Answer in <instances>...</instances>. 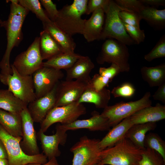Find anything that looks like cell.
I'll return each mask as SVG.
<instances>
[{
  "label": "cell",
  "mask_w": 165,
  "mask_h": 165,
  "mask_svg": "<svg viewBox=\"0 0 165 165\" xmlns=\"http://www.w3.org/2000/svg\"><path fill=\"white\" fill-rule=\"evenodd\" d=\"M10 11L7 20L1 25L6 31L7 44L6 49L0 62V73L4 75L12 74L10 64V55L12 49L17 46L23 38L22 28L29 11L19 4V0H9Z\"/></svg>",
  "instance_id": "cell-1"
},
{
  "label": "cell",
  "mask_w": 165,
  "mask_h": 165,
  "mask_svg": "<svg viewBox=\"0 0 165 165\" xmlns=\"http://www.w3.org/2000/svg\"><path fill=\"white\" fill-rule=\"evenodd\" d=\"M143 149L124 137L113 146L102 150L97 165H139Z\"/></svg>",
  "instance_id": "cell-2"
},
{
  "label": "cell",
  "mask_w": 165,
  "mask_h": 165,
  "mask_svg": "<svg viewBox=\"0 0 165 165\" xmlns=\"http://www.w3.org/2000/svg\"><path fill=\"white\" fill-rule=\"evenodd\" d=\"M88 0H74L70 5H67L59 10L58 15L53 22L58 27L72 36L82 34L86 19L82 18L85 14Z\"/></svg>",
  "instance_id": "cell-3"
},
{
  "label": "cell",
  "mask_w": 165,
  "mask_h": 165,
  "mask_svg": "<svg viewBox=\"0 0 165 165\" xmlns=\"http://www.w3.org/2000/svg\"><path fill=\"white\" fill-rule=\"evenodd\" d=\"M126 11L118 6L114 0H110L108 9L105 13V19L99 40L106 39L116 40L127 46L136 44L126 32L119 13Z\"/></svg>",
  "instance_id": "cell-4"
},
{
  "label": "cell",
  "mask_w": 165,
  "mask_h": 165,
  "mask_svg": "<svg viewBox=\"0 0 165 165\" xmlns=\"http://www.w3.org/2000/svg\"><path fill=\"white\" fill-rule=\"evenodd\" d=\"M22 139V137L11 135L0 125V139L7 151L9 165H26L34 163L44 164L47 162V158L42 153L33 156L24 153L20 144Z\"/></svg>",
  "instance_id": "cell-5"
},
{
  "label": "cell",
  "mask_w": 165,
  "mask_h": 165,
  "mask_svg": "<svg viewBox=\"0 0 165 165\" xmlns=\"http://www.w3.org/2000/svg\"><path fill=\"white\" fill-rule=\"evenodd\" d=\"M130 53L127 46L114 39H107L102 45L96 58L97 62L114 64L119 67L121 72H129Z\"/></svg>",
  "instance_id": "cell-6"
},
{
  "label": "cell",
  "mask_w": 165,
  "mask_h": 165,
  "mask_svg": "<svg viewBox=\"0 0 165 165\" xmlns=\"http://www.w3.org/2000/svg\"><path fill=\"white\" fill-rule=\"evenodd\" d=\"M151 95L150 92H147L138 100L127 102L121 101L108 106L104 109L101 114L108 119L110 127H113L139 110L151 106Z\"/></svg>",
  "instance_id": "cell-7"
},
{
  "label": "cell",
  "mask_w": 165,
  "mask_h": 165,
  "mask_svg": "<svg viewBox=\"0 0 165 165\" xmlns=\"http://www.w3.org/2000/svg\"><path fill=\"white\" fill-rule=\"evenodd\" d=\"M11 67L12 74L4 75L0 73V81L28 106L36 99L32 75H22L12 64Z\"/></svg>",
  "instance_id": "cell-8"
},
{
  "label": "cell",
  "mask_w": 165,
  "mask_h": 165,
  "mask_svg": "<svg viewBox=\"0 0 165 165\" xmlns=\"http://www.w3.org/2000/svg\"><path fill=\"white\" fill-rule=\"evenodd\" d=\"M86 113L85 106L77 102L62 106L54 107L40 123L39 130L44 133L50 126L57 123L61 124L71 123Z\"/></svg>",
  "instance_id": "cell-9"
},
{
  "label": "cell",
  "mask_w": 165,
  "mask_h": 165,
  "mask_svg": "<svg viewBox=\"0 0 165 165\" xmlns=\"http://www.w3.org/2000/svg\"><path fill=\"white\" fill-rule=\"evenodd\" d=\"M100 140L85 136L81 137L70 149L73 154L72 165L97 164L102 150L100 146Z\"/></svg>",
  "instance_id": "cell-10"
},
{
  "label": "cell",
  "mask_w": 165,
  "mask_h": 165,
  "mask_svg": "<svg viewBox=\"0 0 165 165\" xmlns=\"http://www.w3.org/2000/svg\"><path fill=\"white\" fill-rule=\"evenodd\" d=\"M40 38L36 37L27 49L18 54L12 65L23 75H30L43 66V60L39 50Z\"/></svg>",
  "instance_id": "cell-11"
},
{
  "label": "cell",
  "mask_w": 165,
  "mask_h": 165,
  "mask_svg": "<svg viewBox=\"0 0 165 165\" xmlns=\"http://www.w3.org/2000/svg\"><path fill=\"white\" fill-rule=\"evenodd\" d=\"M90 83L80 80L59 81L57 86L54 107H60L77 102Z\"/></svg>",
  "instance_id": "cell-12"
},
{
  "label": "cell",
  "mask_w": 165,
  "mask_h": 165,
  "mask_svg": "<svg viewBox=\"0 0 165 165\" xmlns=\"http://www.w3.org/2000/svg\"><path fill=\"white\" fill-rule=\"evenodd\" d=\"M36 99L50 92L63 78L64 74L60 70L42 66L32 75Z\"/></svg>",
  "instance_id": "cell-13"
},
{
  "label": "cell",
  "mask_w": 165,
  "mask_h": 165,
  "mask_svg": "<svg viewBox=\"0 0 165 165\" xmlns=\"http://www.w3.org/2000/svg\"><path fill=\"white\" fill-rule=\"evenodd\" d=\"M22 139L20 144L23 151L30 156L37 155L40 153L37 141V134L32 119L27 107L21 112Z\"/></svg>",
  "instance_id": "cell-14"
},
{
  "label": "cell",
  "mask_w": 165,
  "mask_h": 165,
  "mask_svg": "<svg viewBox=\"0 0 165 165\" xmlns=\"http://www.w3.org/2000/svg\"><path fill=\"white\" fill-rule=\"evenodd\" d=\"M56 129V132L53 135H46L39 130L37 134L41 144L42 152L49 160L61 155L59 145H64L67 141V131L62 127L61 124L57 125Z\"/></svg>",
  "instance_id": "cell-15"
},
{
  "label": "cell",
  "mask_w": 165,
  "mask_h": 165,
  "mask_svg": "<svg viewBox=\"0 0 165 165\" xmlns=\"http://www.w3.org/2000/svg\"><path fill=\"white\" fill-rule=\"evenodd\" d=\"M57 83L48 93L36 99L28 105V110L34 122L40 123L54 107Z\"/></svg>",
  "instance_id": "cell-16"
},
{
  "label": "cell",
  "mask_w": 165,
  "mask_h": 165,
  "mask_svg": "<svg viewBox=\"0 0 165 165\" xmlns=\"http://www.w3.org/2000/svg\"><path fill=\"white\" fill-rule=\"evenodd\" d=\"M91 117L88 119L79 120L68 124H61L66 131L86 129L91 131L109 130L111 127L107 118L98 112L94 111L91 113Z\"/></svg>",
  "instance_id": "cell-17"
},
{
  "label": "cell",
  "mask_w": 165,
  "mask_h": 165,
  "mask_svg": "<svg viewBox=\"0 0 165 165\" xmlns=\"http://www.w3.org/2000/svg\"><path fill=\"white\" fill-rule=\"evenodd\" d=\"M105 13L101 9L92 13L84 22L82 35L88 42L99 40L105 22Z\"/></svg>",
  "instance_id": "cell-18"
},
{
  "label": "cell",
  "mask_w": 165,
  "mask_h": 165,
  "mask_svg": "<svg viewBox=\"0 0 165 165\" xmlns=\"http://www.w3.org/2000/svg\"><path fill=\"white\" fill-rule=\"evenodd\" d=\"M133 124L156 122L165 119V105L160 103L143 108L130 116Z\"/></svg>",
  "instance_id": "cell-19"
},
{
  "label": "cell",
  "mask_w": 165,
  "mask_h": 165,
  "mask_svg": "<svg viewBox=\"0 0 165 165\" xmlns=\"http://www.w3.org/2000/svg\"><path fill=\"white\" fill-rule=\"evenodd\" d=\"M95 65L88 56H82L69 68L66 70V80H80L90 82V74Z\"/></svg>",
  "instance_id": "cell-20"
},
{
  "label": "cell",
  "mask_w": 165,
  "mask_h": 165,
  "mask_svg": "<svg viewBox=\"0 0 165 165\" xmlns=\"http://www.w3.org/2000/svg\"><path fill=\"white\" fill-rule=\"evenodd\" d=\"M133 125L130 116L112 127L105 136L100 140V148L103 150L113 146L125 137L127 132Z\"/></svg>",
  "instance_id": "cell-21"
},
{
  "label": "cell",
  "mask_w": 165,
  "mask_h": 165,
  "mask_svg": "<svg viewBox=\"0 0 165 165\" xmlns=\"http://www.w3.org/2000/svg\"><path fill=\"white\" fill-rule=\"evenodd\" d=\"M43 30L48 32L62 48L64 53H74L76 43L72 36L58 27L52 21L42 22Z\"/></svg>",
  "instance_id": "cell-22"
},
{
  "label": "cell",
  "mask_w": 165,
  "mask_h": 165,
  "mask_svg": "<svg viewBox=\"0 0 165 165\" xmlns=\"http://www.w3.org/2000/svg\"><path fill=\"white\" fill-rule=\"evenodd\" d=\"M111 94L110 90L106 88L100 91H97L89 86L83 92L77 102L79 103H92L97 108L104 109L108 106Z\"/></svg>",
  "instance_id": "cell-23"
},
{
  "label": "cell",
  "mask_w": 165,
  "mask_h": 165,
  "mask_svg": "<svg viewBox=\"0 0 165 165\" xmlns=\"http://www.w3.org/2000/svg\"><path fill=\"white\" fill-rule=\"evenodd\" d=\"M0 125L10 134L22 137V120L20 114L0 109Z\"/></svg>",
  "instance_id": "cell-24"
},
{
  "label": "cell",
  "mask_w": 165,
  "mask_h": 165,
  "mask_svg": "<svg viewBox=\"0 0 165 165\" xmlns=\"http://www.w3.org/2000/svg\"><path fill=\"white\" fill-rule=\"evenodd\" d=\"M156 122H149L133 124L127 132L125 137L129 139L137 147L143 149L144 142L147 133L156 128Z\"/></svg>",
  "instance_id": "cell-25"
},
{
  "label": "cell",
  "mask_w": 165,
  "mask_h": 165,
  "mask_svg": "<svg viewBox=\"0 0 165 165\" xmlns=\"http://www.w3.org/2000/svg\"><path fill=\"white\" fill-rule=\"evenodd\" d=\"M141 19L157 30L165 28V9H158L156 7L145 6L139 13Z\"/></svg>",
  "instance_id": "cell-26"
},
{
  "label": "cell",
  "mask_w": 165,
  "mask_h": 165,
  "mask_svg": "<svg viewBox=\"0 0 165 165\" xmlns=\"http://www.w3.org/2000/svg\"><path fill=\"white\" fill-rule=\"evenodd\" d=\"M39 37L40 51L43 60H48L64 53L60 46L46 31H41Z\"/></svg>",
  "instance_id": "cell-27"
},
{
  "label": "cell",
  "mask_w": 165,
  "mask_h": 165,
  "mask_svg": "<svg viewBox=\"0 0 165 165\" xmlns=\"http://www.w3.org/2000/svg\"><path fill=\"white\" fill-rule=\"evenodd\" d=\"M141 73L142 79L150 87L159 86L165 83V63L155 67L143 66Z\"/></svg>",
  "instance_id": "cell-28"
},
{
  "label": "cell",
  "mask_w": 165,
  "mask_h": 165,
  "mask_svg": "<svg viewBox=\"0 0 165 165\" xmlns=\"http://www.w3.org/2000/svg\"><path fill=\"white\" fill-rule=\"evenodd\" d=\"M27 106L8 89H0V109L20 114Z\"/></svg>",
  "instance_id": "cell-29"
},
{
  "label": "cell",
  "mask_w": 165,
  "mask_h": 165,
  "mask_svg": "<svg viewBox=\"0 0 165 165\" xmlns=\"http://www.w3.org/2000/svg\"><path fill=\"white\" fill-rule=\"evenodd\" d=\"M82 56L74 53H63L43 62V66L66 70L71 68Z\"/></svg>",
  "instance_id": "cell-30"
},
{
  "label": "cell",
  "mask_w": 165,
  "mask_h": 165,
  "mask_svg": "<svg viewBox=\"0 0 165 165\" xmlns=\"http://www.w3.org/2000/svg\"><path fill=\"white\" fill-rule=\"evenodd\" d=\"M144 145L145 148L157 152L165 160V141L157 134L149 132L146 134Z\"/></svg>",
  "instance_id": "cell-31"
},
{
  "label": "cell",
  "mask_w": 165,
  "mask_h": 165,
  "mask_svg": "<svg viewBox=\"0 0 165 165\" xmlns=\"http://www.w3.org/2000/svg\"><path fill=\"white\" fill-rule=\"evenodd\" d=\"M19 4L29 11L35 14L36 17L42 22L51 21L45 11L43 9L41 4L38 0H19Z\"/></svg>",
  "instance_id": "cell-32"
},
{
  "label": "cell",
  "mask_w": 165,
  "mask_h": 165,
  "mask_svg": "<svg viewBox=\"0 0 165 165\" xmlns=\"http://www.w3.org/2000/svg\"><path fill=\"white\" fill-rule=\"evenodd\" d=\"M139 165H165V160L156 151L149 148L143 149Z\"/></svg>",
  "instance_id": "cell-33"
},
{
  "label": "cell",
  "mask_w": 165,
  "mask_h": 165,
  "mask_svg": "<svg viewBox=\"0 0 165 165\" xmlns=\"http://www.w3.org/2000/svg\"><path fill=\"white\" fill-rule=\"evenodd\" d=\"M165 57V35L160 38L154 47L144 57L146 61L150 62L155 59Z\"/></svg>",
  "instance_id": "cell-34"
},
{
  "label": "cell",
  "mask_w": 165,
  "mask_h": 165,
  "mask_svg": "<svg viewBox=\"0 0 165 165\" xmlns=\"http://www.w3.org/2000/svg\"><path fill=\"white\" fill-rule=\"evenodd\" d=\"M135 89L130 83L126 82L114 87L111 93L114 97L129 98L134 94Z\"/></svg>",
  "instance_id": "cell-35"
},
{
  "label": "cell",
  "mask_w": 165,
  "mask_h": 165,
  "mask_svg": "<svg viewBox=\"0 0 165 165\" xmlns=\"http://www.w3.org/2000/svg\"><path fill=\"white\" fill-rule=\"evenodd\" d=\"M116 4L127 11L139 13L144 7L140 0H115Z\"/></svg>",
  "instance_id": "cell-36"
},
{
  "label": "cell",
  "mask_w": 165,
  "mask_h": 165,
  "mask_svg": "<svg viewBox=\"0 0 165 165\" xmlns=\"http://www.w3.org/2000/svg\"><path fill=\"white\" fill-rule=\"evenodd\" d=\"M122 22L126 32L136 44H139L144 41L145 37L144 30Z\"/></svg>",
  "instance_id": "cell-37"
},
{
  "label": "cell",
  "mask_w": 165,
  "mask_h": 165,
  "mask_svg": "<svg viewBox=\"0 0 165 165\" xmlns=\"http://www.w3.org/2000/svg\"><path fill=\"white\" fill-rule=\"evenodd\" d=\"M119 16L124 23L140 28V23L141 19L139 13L123 10L119 12Z\"/></svg>",
  "instance_id": "cell-38"
},
{
  "label": "cell",
  "mask_w": 165,
  "mask_h": 165,
  "mask_svg": "<svg viewBox=\"0 0 165 165\" xmlns=\"http://www.w3.org/2000/svg\"><path fill=\"white\" fill-rule=\"evenodd\" d=\"M110 0H89L87 4L85 14L89 15L96 10L102 9L105 13L107 10Z\"/></svg>",
  "instance_id": "cell-39"
},
{
  "label": "cell",
  "mask_w": 165,
  "mask_h": 165,
  "mask_svg": "<svg viewBox=\"0 0 165 165\" xmlns=\"http://www.w3.org/2000/svg\"><path fill=\"white\" fill-rule=\"evenodd\" d=\"M112 81L108 78L101 75L99 74H96L91 79L90 87L97 91H100L108 87L109 83Z\"/></svg>",
  "instance_id": "cell-40"
},
{
  "label": "cell",
  "mask_w": 165,
  "mask_h": 165,
  "mask_svg": "<svg viewBox=\"0 0 165 165\" xmlns=\"http://www.w3.org/2000/svg\"><path fill=\"white\" fill-rule=\"evenodd\" d=\"M40 1L45 9V11L48 17L53 22L59 13L56 4L51 0H40Z\"/></svg>",
  "instance_id": "cell-41"
},
{
  "label": "cell",
  "mask_w": 165,
  "mask_h": 165,
  "mask_svg": "<svg viewBox=\"0 0 165 165\" xmlns=\"http://www.w3.org/2000/svg\"><path fill=\"white\" fill-rule=\"evenodd\" d=\"M99 72L100 75L108 78L112 81L114 77L121 72L119 67L114 64H111V65L107 68H100Z\"/></svg>",
  "instance_id": "cell-42"
},
{
  "label": "cell",
  "mask_w": 165,
  "mask_h": 165,
  "mask_svg": "<svg viewBox=\"0 0 165 165\" xmlns=\"http://www.w3.org/2000/svg\"><path fill=\"white\" fill-rule=\"evenodd\" d=\"M152 97L154 100L159 101L165 104V83L158 86Z\"/></svg>",
  "instance_id": "cell-43"
},
{
  "label": "cell",
  "mask_w": 165,
  "mask_h": 165,
  "mask_svg": "<svg viewBox=\"0 0 165 165\" xmlns=\"http://www.w3.org/2000/svg\"><path fill=\"white\" fill-rule=\"evenodd\" d=\"M142 3L145 6H150L155 7V6H165V0H140Z\"/></svg>",
  "instance_id": "cell-44"
},
{
  "label": "cell",
  "mask_w": 165,
  "mask_h": 165,
  "mask_svg": "<svg viewBox=\"0 0 165 165\" xmlns=\"http://www.w3.org/2000/svg\"><path fill=\"white\" fill-rule=\"evenodd\" d=\"M7 151L2 141L0 139V159H8Z\"/></svg>",
  "instance_id": "cell-45"
},
{
  "label": "cell",
  "mask_w": 165,
  "mask_h": 165,
  "mask_svg": "<svg viewBox=\"0 0 165 165\" xmlns=\"http://www.w3.org/2000/svg\"><path fill=\"white\" fill-rule=\"evenodd\" d=\"M26 165H60L58 162L56 158L54 157L49 160L46 163L41 164L38 163H31Z\"/></svg>",
  "instance_id": "cell-46"
},
{
  "label": "cell",
  "mask_w": 165,
  "mask_h": 165,
  "mask_svg": "<svg viewBox=\"0 0 165 165\" xmlns=\"http://www.w3.org/2000/svg\"><path fill=\"white\" fill-rule=\"evenodd\" d=\"M0 165H9L7 159H0Z\"/></svg>",
  "instance_id": "cell-47"
},
{
  "label": "cell",
  "mask_w": 165,
  "mask_h": 165,
  "mask_svg": "<svg viewBox=\"0 0 165 165\" xmlns=\"http://www.w3.org/2000/svg\"><path fill=\"white\" fill-rule=\"evenodd\" d=\"M2 20H1V19L0 18V27L1 26V25L2 23Z\"/></svg>",
  "instance_id": "cell-48"
},
{
  "label": "cell",
  "mask_w": 165,
  "mask_h": 165,
  "mask_svg": "<svg viewBox=\"0 0 165 165\" xmlns=\"http://www.w3.org/2000/svg\"><path fill=\"white\" fill-rule=\"evenodd\" d=\"M95 165H97V164H95Z\"/></svg>",
  "instance_id": "cell-49"
}]
</instances>
